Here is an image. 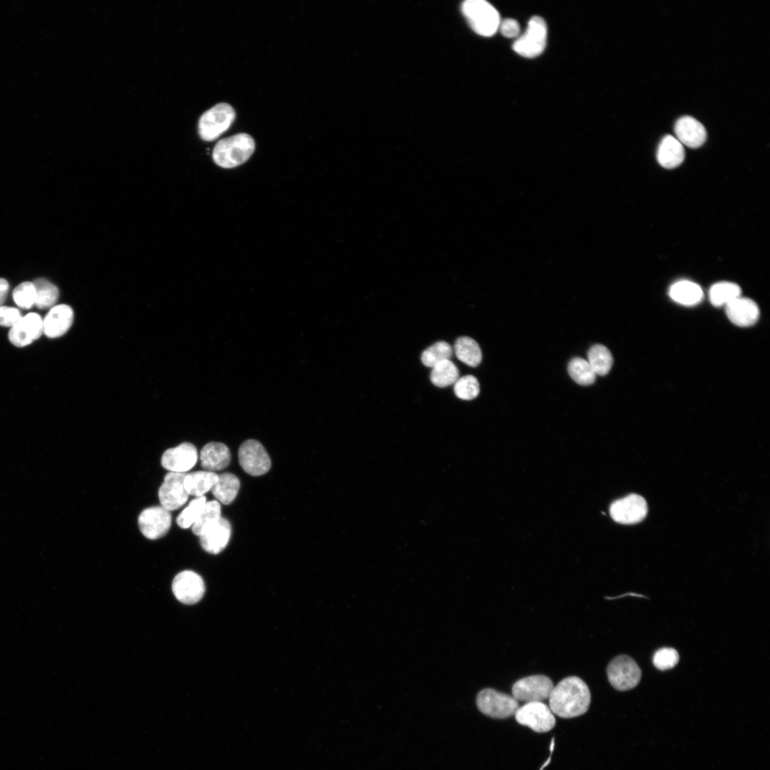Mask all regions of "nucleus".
Returning a JSON list of instances; mask_svg holds the SVG:
<instances>
[{
    "label": "nucleus",
    "instance_id": "obj_1",
    "mask_svg": "<svg viewBox=\"0 0 770 770\" xmlns=\"http://www.w3.org/2000/svg\"><path fill=\"white\" fill-rule=\"evenodd\" d=\"M549 699L552 712L568 719L581 716L589 710L592 695L582 679L572 676L555 686Z\"/></svg>",
    "mask_w": 770,
    "mask_h": 770
},
{
    "label": "nucleus",
    "instance_id": "obj_2",
    "mask_svg": "<svg viewBox=\"0 0 770 770\" xmlns=\"http://www.w3.org/2000/svg\"><path fill=\"white\" fill-rule=\"evenodd\" d=\"M255 149V141L251 136L237 134L216 144L213 151V159L222 168L232 169L246 162Z\"/></svg>",
    "mask_w": 770,
    "mask_h": 770
},
{
    "label": "nucleus",
    "instance_id": "obj_3",
    "mask_svg": "<svg viewBox=\"0 0 770 770\" xmlns=\"http://www.w3.org/2000/svg\"><path fill=\"white\" fill-rule=\"evenodd\" d=\"M464 17L473 31L483 37H491L501 23L498 11L483 0H467L461 6Z\"/></svg>",
    "mask_w": 770,
    "mask_h": 770
},
{
    "label": "nucleus",
    "instance_id": "obj_4",
    "mask_svg": "<svg viewBox=\"0 0 770 770\" xmlns=\"http://www.w3.org/2000/svg\"><path fill=\"white\" fill-rule=\"evenodd\" d=\"M235 119L234 109L227 103H220L202 114L198 123L201 139L213 141L225 132Z\"/></svg>",
    "mask_w": 770,
    "mask_h": 770
},
{
    "label": "nucleus",
    "instance_id": "obj_5",
    "mask_svg": "<svg viewBox=\"0 0 770 770\" xmlns=\"http://www.w3.org/2000/svg\"><path fill=\"white\" fill-rule=\"evenodd\" d=\"M476 705L483 715L496 719L511 717L520 708L519 701L515 697L491 688L478 693Z\"/></svg>",
    "mask_w": 770,
    "mask_h": 770
},
{
    "label": "nucleus",
    "instance_id": "obj_6",
    "mask_svg": "<svg viewBox=\"0 0 770 770\" xmlns=\"http://www.w3.org/2000/svg\"><path fill=\"white\" fill-rule=\"evenodd\" d=\"M547 26L540 17H533L528 24L526 33L513 46L518 55L527 58L541 55L547 46Z\"/></svg>",
    "mask_w": 770,
    "mask_h": 770
},
{
    "label": "nucleus",
    "instance_id": "obj_7",
    "mask_svg": "<svg viewBox=\"0 0 770 770\" xmlns=\"http://www.w3.org/2000/svg\"><path fill=\"white\" fill-rule=\"evenodd\" d=\"M607 675L611 685L619 691L636 688L641 679V670L628 656H619L609 665Z\"/></svg>",
    "mask_w": 770,
    "mask_h": 770
},
{
    "label": "nucleus",
    "instance_id": "obj_8",
    "mask_svg": "<svg viewBox=\"0 0 770 770\" xmlns=\"http://www.w3.org/2000/svg\"><path fill=\"white\" fill-rule=\"evenodd\" d=\"M238 459L242 469L252 476L264 475L272 467V460L265 447L255 439H248L240 445Z\"/></svg>",
    "mask_w": 770,
    "mask_h": 770
},
{
    "label": "nucleus",
    "instance_id": "obj_9",
    "mask_svg": "<svg viewBox=\"0 0 770 770\" xmlns=\"http://www.w3.org/2000/svg\"><path fill=\"white\" fill-rule=\"evenodd\" d=\"M515 717L518 723L539 733L550 732L556 724L554 713L542 702H528L520 707Z\"/></svg>",
    "mask_w": 770,
    "mask_h": 770
},
{
    "label": "nucleus",
    "instance_id": "obj_10",
    "mask_svg": "<svg viewBox=\"0 0 770 770\" xmlns=\"http://www.w3.org/2000/svg\"><path fill=\"white\" fill-rule=\"evenodd\" d=\"M552 680L546 675H538L524 678L512 687L513 697L525 702H542L550 698L554 689Z\"/></svg>",
    "mask_w": 770,
    "mask_h": 770
},
{
    "label": "nucleus",
    "instance_id": "obj_11",
    "mask_svg": "<svg viewBox=\"0 0 770 770\" xmlns=\"http://www.w3.org/2000/svg\"><path fill=\"white\" fill-rule=\"evenodd\" d=\"M610 513L612 519L617 523L634 525L646 518L648 504L641 496L633 493L614 502Z\"/></svg>",
    "mask_w": 770,
    "mask_h": 770
},
{
    "label": "nucleus",
    "instance_id": "obj_12",
    "mask_svg": "<svg viewBox=\"0 0 770 770\" xmlns=\"http://www.w3.org/2000/svg\"><path fill=\"white\" fill-rule=\"evenodd\" d=\"M171 521L170 511L162 506H153L141 513L138 523L141 533L146 538L156 540L169 533Z\"/></svg>",
    "mask_w": 770,
    "mask_h": 770
},
{
    "label": "nucleus",
    "instance_id": "obj_13",
    "mask_svg": "<svg viewBox=\"0 0 770 770\" xmlns=\"http://www.w3.org/2000/svg\"><path fill=\"white\" fill-rule=\"evenodd\" d=\"M186 474L169 472L159 488V498L161 506L169 511L180 508L188 498L189 494L184 486Z\"/></svg>",
    "mask_w": 770,
    "mask_h": 770
},
{
    "label": "nucleus",
    "instance_id": "obj_14",
    "mask_svg": "<svg viewBox=\"0 0 770 770\" xmlns=\"http://www.w3.org/2000/svg\"><path fill=\"white\" fill-rule=\"evenodd\" d=\"M172 589L176 598L181 603L192 605L200 601L205 587L203 579L196 573L185 571L173 579Z\"/></svg>",
    "mask_w": 770,
    "mask_h": 770
},
{
    "label": "nucleus",
    "instance_id": "obj_15",
    "mask_svg": "<svg viewBox=\"0 0 770 770\" xmlns=\"http://www.w3.org/2000/svg\"><path fill=\"white\" fill-rule=\"evenodd\" d=\"M43 333V320L39 314L31 313L11 328L9 337L12 344L23 348L38 340Z\"/></svg>",
    "mask_w": 770,
    "mask_h": 770
},
{
    "label": "nucleus",
    "instance_id": "obj_16",
    "mask_svg": "<svg viewBox=\"0 0 770 770\" xmlns=\"http://www.w3.org/2000/svg\"><path fill=\"white\" fill-rule=\"evenodd\" d=\"M198 461L196 447L185 442L166 450L162 456L161 464L164 469L174 473H186L191 470Z\"/></svg>",
    "mask_w": 770,
    "mask_h": 770
},
{
    "label": "nucleus",
    "instance_id": "obj_17",
    "mask_svg": "<svg viewBox=\"0 0 770 770\" xmlns=\"http://www.w3.org/2000/svg\"><path fill=\"white\" fill-rule=\"evenodd\" d=\"M74 322V311L68 305L55 306L43 321L44 334L50 338L65 335Z\"/></svg>",
    "mask_w": 770,
    "mask_h": 770
},
{
    "label": "nucleus",
    "instance_id": "obj_18",
    "mask_svg": "<svg viewBox=\"0 0 770 770\" xmlns=\"http://www.w3.org/2000/svg\"><path fill=\"white\" fill-rule=\"evenodd\" d=\"M729 320L735 326L747 328L754 325L759 319V309L752 300L739 297L725 306Z\"/></svg>",
    "mask_w": 770,
    "mask_h": 770
},
{
    "label": "nucleus",
    "instance_id": "obj_19",
    "mask_svg": "<svg viewBox=\"0 0 770 770\" xmlns=\"http://www.w3.org/2000/svg\"><path fill=\"white\" fill-rule=\"evenodd\" d=\"M675 132L676 139L683 145L692 149L700 147L707 139V132L704 126L689 116L683 117L677 121Z\"/></svg>",
    "mask_w": 770,
    "mask_h": 770
},
{
    "label": "nucleus",
    "instance_id": "obj_20",
    "mask_svg": "<svg viewBox=\"0 0 770 770\" xmlns=\"http://www.w3.org/2000/svg\"><path fill=\"white\" fill-rule=\"evenodd\" d=\"M231 535V525L224 519L220 520L200 537L202 548L208 553L218 555L227 547Z\"/></svg>",
    "mask_w": 770,
    "mask_h": 770
},
{
    "label": "nucleus",
    "instance_id": "obj_21",
    "mask_svg": "<svg viewBox=\"0 0 770 770\" xmlns=\"http://www.w3.org/2000/svg\"><path fill=\"white\" fill-rule=\"evenodd\" d=\"M202 467L208 471H220L230 462L231 454L228 447L220 442H210L200 451Z\"/></svg>",
    "mask_w": 770,
    "mask_h": 770
},
{
    "label": "nucleus",
    "instance_id": "obj_22",
    "mask_svg": "<svg viewBox=\"0 0 770 770\" xmlns=\"http://www.w3.org/2000/svg\"><path fill=\"white\" fill-rule=\"evenodd\" d=\"M657 158L664 168L672 169L680 166L685 159L683 145L673 136H665L661 141Z\"/></svg>",
    "mask_w": 770,
    "mask_h": 770
},
{
    "label": "nucleus",
    "instance_id": "obj_23",
    "mask_svg": "<svg viewBox=\"0 0 770 770\" xmlns=\"http://www.w3.org/2000/svg\"><path fill=\"white\" fill-rule=\"evenodd\" d=\"M670 298L678 304L693 306L700 304L704 295L702 289L696 284L683 281L673 284L669 291Z\"/></svg>",
    "mask_w": 770,
    "mask_h": 770
},
{
    "label": "nucleus",
    "instance_id": "obj_24",
    "mask_svg": "<svg viewBox=\"0 0 770 770\" xmlns=\"http://www.w3.org/2000/svg\"><path fill=\"white\" fill-rule=\"evenodd\" d=\"M218 479V475L212 471H200L186 474L184 486L189 495L204 496L210 491Z\"/></svg>",
    "mask_w": 770,
    "mask_h": 770
},
{
    "label": "nucleus",
    "instance_id": "obj_25",
    "mask_svg": "<svg viewBox=\"0 0 770 770\" xmlns=\"http://www.w3.org/2000/svg\"><path fill=\"white\" fill-rule=\"evenodd\" d=\"M240 486V480L235 474L224 473L218 475V479L211 491L220 502L228 505L236 498Z\"/></svg>",
    "mask_w": 770,
    "mask_h": 770
},
{
    "label": "nucleus",
    "instance_id": "obj_26",
    "mask_svg": "<svg viewBox=\"0 0 770 770\" xmlns=\"http://www.w3.org/2000/svg\"><path fill=\"white\" fill-rule=\"evenodd\" d=\"M454 351L456 358L470 367H477L481 362L482 353L478 344L469 337L458 338Z\"/></svg>",
    "mask_w": 770,
    "mask_h": 770
},
{
    "label": "nucleus",
    "instance_id": "obj_27",
    "mask_svg": "<svg viewBox=\"0 0 770 770\" xmlns=\"http://www.w3.org/2000/svg\"><path fill=\"white\" fill-rule=\"evenodd\" d=\"M220 505L217 501L206 502L200 515L192 526L193 533L198 537L204 535L221 518Z\"/></svg>",
    "mask_w": 770,
    "mask_h": 770
},
{
    "label": "nucleus",
    "instance_id": "obj_28",
    "mask_svg": "<svg viewBox=\"0 0 770 770\" xmlns=\"http://www.w3.org/2000/svg\"><path fill=\"white\" fill-rule=\"evenodd\" d=\"M740 287L733 283L721 282L715 284L710 290V301L715 307L726 306L741 296Z\"/></svg>",
    "mask_w": 770,
    "mask_h": 770
},
{
    "label": "nucleus",
    "instance_id": "obj_29",
    "mask_svg": "<svg viewBox=\"0 0 770 770\" xmlns=\"http://www.w3.org/2000/svg\"><path fill=\"white\" fill-rule=\"evenodd\" d=\"M588 362L597 375L605 376L612 368L614 358L606 347L595 345L588 353Z\"/></svg>",
    "mask_w": 770,
    "mask_h": 770
},
{
    "label": "nucleus",
    "instance_id": "obj_30",
    "mask_svg": "<svg viewBox=\"0 0 770 770\" xmlns=\"http://www.w3.org/2000/svg\"><path fill=\"white\" fill-rule=\"evenodd\" d=\"M36 287V306L41 310L53 309L59 299V290L49 281L40 279L33 282Z\"/></svg>",
    "mask_w": 770,
    "mask_h": 770
},
{
    "label": "nucleus",
    "instance_id": "obj_31",
    "mask_svg": "<svg viewBox=\"0 0 770 770\" xmlns=\"http://www.w3.org/2000/svg\"><path fill=\"white\" fill-rule=\"evenodd\" d=\"M459 372L450 360L439 363L432 368L430 379L437 387H445L454 385L459 379Z\"/></svg>",
    "mask_w": 770,
    "mask_h": 770
},
{
    "label": "nucleus",
    "instance_id": "obj_32",
    "mask_svg": "<svg viewBox=\"0 0 770 770\" xmlns=\"http://www.w3.org/2000/svg\"><path fill=\"white\" fill-rule=\"evenodd\" d=\"M568 371L571 378L582 386L593 385L597 379V375L589 362L581 358H575L570 361Z\"/></svg>",
    "mask_w": 770,
    "mask_h": 770
},
{
    "label": "nucleus",
    "instance_id": "obj_33",
    "mask_svg": "<svg viewBox=\"0 0 770 770\" xmlns=\"http://www.w3.org/2000/svg\"><path fill=\"white\" fill-rule=\"evenodd\" d=\"M452 353L453 350L449 344L438 342L425 350L421 359L425 366L433 368L440 362L450 360Z\"/></svg>",
    "mask_w": 770,
    "mask_h": 770
},
{
    "label": "nucleus",
    "instance_id": "obj_34",
    "mask_svg": "<svg viewBox=\"0 0 770 770\" xmlns=\"http://www.w3.org/2000/svg\"><path fill=\"white\" fill-rule=\"evenodd\" d=\"M205 496L196 497L192 500L178 517L176 523L181 529H188L192 527L199 518L205 503Z\"/></svg>",
    "mask_w": 770,
    "mask_h": 770
},
{
    "label": "nucleus",
    "instance_id": "obj_35",
    "mask_svg": "<svg viewBox=\"0 0 770 770\" xmlns=\"http://www.w3.org/2000/svg\"><path fill=\"white\" fill-rule=\"evenodd\" d=\"M479 383L472 375L459 378L454 383V392L457 397L464 400L475 399L479 394Z\"/></svg>",
    "mask_w": 770,
    "mask_h": 770
},
{
    "label": "nucleus",
    "instance_id": "obj_36",
    "mask_svg": "<svg viewBox=\"0 0 770 770\" xmlns=\"http://www.w3.org/2000/svg\"><path fill=\"white\" fill-rule=\"evenodd\" d=\"M36 287L33 283L24 282L14 292V299L18 307L28 310L36 305Z\"/></svg>",
    "mask_w": 770,
    "mask_h": 770
},
{
    "label": "nucleus",
    "instance_id": "obj_37",
    "mask_svg": "<svg viewBox=\"0 0 770 770\" xmlns=\"http://www.w3.org/2000/svg\"><path fill=\"white\" fill-rule=\"evenodd\" d=\"M679 654L676 650L663 648L656 652L653 664L660 670H666L674 668L679 662Z\"/></svg>",
    "mask_w": 770,
    "mask_h": 770
},
{
    "label": "nucleus",
    "instance_id": "obj_38",
    "mask_svg": "<svg viewBox=\"0 0 770 770\" xmlns=\"http://www.w3.org/2000/svg\"><path fill=\"white\" fill-rule=\"evenodd\" d=\"M23 316L21 311L12 307L0 306V326L13 328Z\"/></svg>",
    "mask_w": 770,
    "mask_h": 770
},
{
    "label": "nucleus",
    "instance_id": "obj_39",
    "mask_svg": "<svg viewBox=\"0 0 770 770\" xmlns=\"http://www.w3.org/2000/svg\"><path fill=\"white\" fill-rule=\"evenodd\" d=\"M501 34L507 38H515L520 34L519 23L513 19H506L501 22L499 28Z\"/></svg>",
    "mask_w": 770,
    "mask_h": 770
},
{
    "label": "nucleus",
    "instance_id": "obj_40",
    "mask_svg": "<svg viewBox=\"0 0 770 770\" xmlns=\"http://www.w3.org/2000/svg\"><path fill=\"white\" fill-rule=\"evenodd\" d=\"M9 289V282L4 279H0V306H3L6 302Z\"/></svg>",
    "mask_w": 770,
    "mask_h": 770
},
{
    "label": "nucleus",
    "instance_id": "obj_41",
    "mask_svg": "<svg viewBox=\"0 0 770 770\" xmlns=\"http://www.w3.org/2000/svg\"><path fill=\"white\" fill-rule=\"evenodd\" d=\"M555 738L554 737L552 739V744H551V746H550V751H551L550 756L549 759L547 760V761L542 765L540 770H543L546 766H547L550 764V763L551 761V759H551L552 758V753H553V752L555 750Z\"/></svg>",
    "mask_w": 770,
    "mask_h": 770
}]
</instances>
